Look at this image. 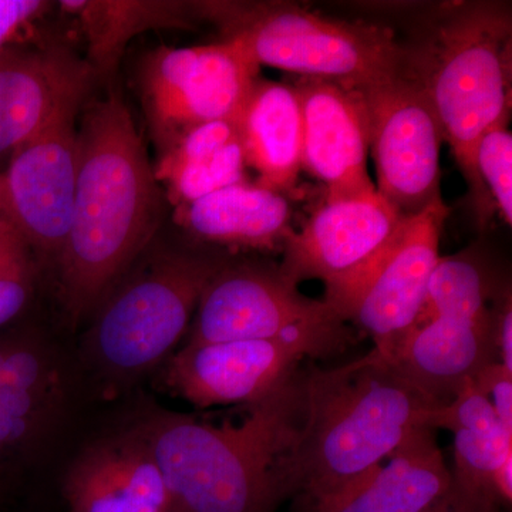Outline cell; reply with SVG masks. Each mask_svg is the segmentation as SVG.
<instances>
[{"mask_svg":"<svg viewBox=\"0 0 512 512\" xmlns=\"http://www.w3.org/2000/svg\"><path fill=\"white\" fill-rule=\"evenodd\" d=\"M163 217V192L136 123L116 90L87 104L77 126L72 222L60 254L70 322L103 301L143 254Z\"/></svg>","mask_w":512,"mask_h":512,"instance_id":"1","label":"cell"},{"mask_svg":"<svg viewBox=\"0 0 512 512\" xmlns=\"http://www.w3.org/2000/svg\"><path fill=\"white\" fill-rule=\"evenodd\" d=\"M305 419L303 370L222 424L151 414L133 433L163 474L174 512H275L298 494L295 451Z\"/></svg>","mask_w":512,"mask_h":512,"instance_id":"2","label":"cell"},{"mask_svg":"<svg viewBox=\"0 0 512 512\" xmlns=\"http://www.w3.org/2000/svg\"><path fill=\"white\" fill-rule=\"evenodd\" d=\"M400 45L402 72L429 100L480 218L477 143L485 131L510 123V5L487 0L439 3L420 16L409 40Z\"/></svg>","mask_w":512,"mask_h":512,"instance_id":"3","label":"cell"},{"mask_svg":"<svg viewBox=\"0 0 512 512\" xmlns=\"http://www.w3.org/2000/svg\"><path fill=\"white\" fill-rule=\"evenodd\" d=\"M305 419L295 451L298 494L338 493L424 426L426 394L375 350L333 369L303 370Z\"/></svg>","mask_w":512,"mask_h":512,"instance_id":"4","label":"cell"},{"mask_svg":"<svg viewBox=\"0 0 512 512\" xmlns=\"http://www.w3.org/2000/svg\"><path fill=\"white\" fill-rule=\"evenodd\" d=\"M194 10L258 67L349 87L402 67L400 40L376 23L330 18L285 2H194Z\"/></svg>","mask_w":512,"mask_h":512,"instance_id":"5","label":"cell"},{"mask_svg":"<svg viewBox=\"0 0 512 512\" xmlns=\"http://www.w3.org/2000/svg\"><path fill=\"white\" fill-rule=\"evenodd\" d=\"M224 266L210 255L165 251L146 259L101 301L86 345L117 379L144 375L183 339L208 282Z\"/></svg>","mask_w":512,"mask_h":512,"instance_id":"6","label":"cell"},{"mask_svg":"<svg viewBox=\"0 0 512 512\" xmlns=\"http://www.w3.org/2000/svg\"><path fill=\"white\" fill-rule=\"evenodd\" d=\"M258 72L238 46L225 40L150 53L138 77L158 156L192 127L237 119Z\"/></svg>","mask_w":512,"mask_h":512,"instance_id":"7","label":"cell"},{"mask_svg":"<svg viewBox=\"0 0 512 512\" xmlns=\"http://www.w3.org/2000/svg\"><path fill=\"white\" fill-rule=\"evenodd\" d=\"M355 89L365 104L377 194L404 218L443 201V134L420 87L400 67Z\"/></svg>","mask_w":512,"mask_h":512,"instance_id":"8","label":"cell"},{"mask_svg":"<svg viewBox=\"0 0 512 512\" xmlns=\"http://www.w3.org/2000/svg\"><path fill=\"white\" fill-rule=\"evenodd\" d=\"M406 218L379 194L325 198L286 241L279 271L298 285H325L323 301L336 318L386 254Z\"/></svg>","mask_w":512,"mask_h":512,"instance_id":"9","label":"cell"},{"mask_svg":"<svg viewBox=\"0 0 512 512\" xmlns=\"http://www.w3.org/2000/svg\"><path fill=\"white\" fill-rule=\"evenodd\" d=\"M326 302L299 292L275 268L222 266L201 293L188 343L325 335L346 338Z\"/></svg>","mask_w":512,"mask_h":512,"instance_id":"10","label":"cell"},{"mask_svg":"<svg viewBox=\"0 0 512 512\" xmlns=\"http://www.w3.org/2000/svg\"><path fill=\"white\" fill-rule=\"evenodd\" d=\"M346 338L303 335L264 340L187 343L170 356L164 384L197 409L254 404L278 390L306 357L326 355Z\"/></svg>","mask_w":512,"mask_h":512,"instance_id":"11","label":"cell"},{"mask_svg":"<svg viewBox=\"0 0 512 512\" xmlns=\"http://www.w3.org/2000/svg\"><path fill=\"white\" fill-rule=\"evenodd\" d=\"M77 113L19 147L0 173V212L35 254L59 259L72 222L77 181Z\"/></svg>","mask_w":512,"mask_h":512,"instance_id":"12","label":"cell"},{"mask_svg":"<svg viewBox=\"0 0 512 512\" xmlns=\"http://www.w3.org/2000/svg\"><path fill=\"white\" fill-rule=\"evenodd\" d=\"M450 208L444 201L404 220L379 264L346 303L340 319L352 322L390 359L416 326L430 276L439 262L441 229Z\"/></svg>","mask_w":512,"mask_h":512,"instance_id":"13","label":"cell"},{"mask_svg":"<svg viewBox=\"0 0 512 512\" xmlns=\"http://www.w3.org/2000/svg\"><path fill=\"white\" fill-rule=\"evenodd\" d=\"M92 67L62 45H10L0 52V158L70 113H79Z\"/></svg>","mask_w":512,"mask_h":512,"instance_id":"14","label":"cell"},{"mask_svg":"<svg viewBox=\"0 0 512 512\" xmlns=\"http://www.w3.org/2000/svg\"><path fill=\"white\" fill-rule=\"evenodd\" d=\"M302 109V170L325 187V198L376 194L367 170L369 131L365 104L355 87L296 77Z\"/></svg>","mask_w":512,"mask_h":512,"instance_id":"15","label":"cell"},{"mask_svg":"<svg viewBox=\"0 0 512 512\" xmlns=\"http://www.w3.org/2000/svg\"><path fill=\"white\" fill-rule=\"evenodd\" d=\"M64 497L70 512H170L163 474L133 431L93 444L74 460Z\"/></svg>","mask_w":512,"mask_h":512,"instance_id":"16","label":"cell"},{"mask_svg":"<svg viewBox=\"0 0 512 512\" xmlns=\"http://www.w3.org/2000/svg\"><path fill=\"white\" fill-rule=\"evenodd\" d=\"M453 478L434 430L420 427L402 446L309 512H423L450 491Z\"/></svg>","mask_w":512,"mask_h":512,"instance_id":"17","label":"cell"},{"mask_svg":"<svg viewBox=\"0 0 512 512\" xmlns=\"http://www.w3.org/2000/svg\"><path fill=\"white\" fill-rule=\"evenodd\" d=\"M495 320L491 323L434 318L414 326L389 360L436 404L447 403L490 363L497 362Z\"/></svg>","mask_w":512,"mask_h":512,"instance_id":"18","label":"cell"},{"mask_svg":"<svg viewBox=\"0 0 512 512\" xmlns=\"http://www.w3.org/2000/svg\"><path fill=\"white\" fill-rule=\"evenodd\" d=\"M177 210L178 222L194 237L229 248L282 251L295 232L285 194L248 181Z\"/></svg>","mask_w":512,"mask_h":512,"instance_id":"19","label":"cell"},{"mask_svg":"<svg viewBox=\"0 0 512 512\" xmlns=\"http://www.w3.org/2000/svg\"><path fill=\"white\" fill-rule=\"evenodd\" d=\"M248 167L262 187L291 190L302 171L301 103L292 84L256 79L237 117Z\"/></svg>","mask_w":512,"mask_h":512,"instance_id":"20","label":"cell"},{"mask_svg":"<svg viewBox=\"0 0 512 512\" xmlns=\"http://www.w3.org/2000/svg\"><path fill=\"white\" fill-rule=\"evenodd\" d=\"M247 168L237 119L217 120L185 131L158 156L154 174L178 208L244 183Z\"/></svg>","mask_w":512,"mask_h":512,"instance_id":"21","label":"cell"},{"mask_svg":"<svg viewBox=\"0 0 512 512\" xmlns=\"http://www.w3.org/2000/svg\"><path fill=\"white\" fill-rule=\"evenodd\" d=\"M79 19L87 42L86 62L94 76H113L126 46L140 33L184 29L195 16L194 2L171 0H63Z\"/></svg>","mask_w":512,"mask_h":512,"instance_id":"22","label":"cell"},{"mask_svg":"<svg viewBox=\"0 0 512 512\" xmlns=\"http://www.w3.org/2000/svg\"><path fill=\"white\" fill-rule=\"evenodd\" d=\"M52 393V373L42 356L5 346L0 360V447L35 429L37 417L49 410Z\"/></svg>","mask_w":512,"mask_h":512,"instance_id":"23","label":"cell"},{"mask_svg":"<svg viewBox=\"0 0 512 512\" xmlns=\"http://www.w3.org/2000/svg\"><path fill=\"white\" fill-rule=\"evenodd\" d=\"M494 286L484 265L473 255L441 256L430 276L426 299L416 325L434 318L491 323Z\"/></svg>","mask_w":512,"mask_h":512,"instance_id":"24","label":"cell"},{"mask_svg":"<svg viewBox=\"0 0 512 512\" xmlns=\"http://www.w3.org/2000/svg\"><path fill=\"white\" fill-rule=\"evenodd\" d=\"M512 454V434L491 436L454 433V474L451 490L478 512H495L500 504L495 491V471Z\"/></svg>","mask_w":512,"mask_h":512,"instance_id":"25","label":"cell"},{"mask_svg":"<svg viewBox=\"0 0 512 512\" xmlns=\"http://www.w3.org/2000/svg\"><path fill=\"white\" fill-rule=\"evenodd\" d=\"M474 167L481 212L478 224L485 228L494 214L512 224V134L508 123L485 131L474 153Z\"/></svg>","mask_w":512,"mask_h":512,"instance_id":"26","label":"cell"},{"mask_svg":"<svg viewBox=\"0 0 512 512\" xmlns=\"http://www.w3.org/2000/svg\"><path fill=\"white\" fill-rule=\"evenodd\" d=\"M35 252L10 225L0 229V328L28 305L35 282Z\"/></svg>","mask_w":512,"mask_h":512,"instance_id":"27","label":"cell"},{"mask_svg":"<svg viewBox=\"0 0 512 512\" xmlns=\"http://www.w3.org/2000/svg\"><path fill=\"white\" fill-rule=\"evenodd\" d=\"M424 426L431 430L467 431L481 436L507 433L498 421L493 404L478 390L474 380L464 384L447 403L431 407L424 417Z\"/></svg>","mask_w":512,"mask_h":512,"instance_id":"28","label":"cell"},{"mask_svg":"<svg viewBox=\"0 0 512 512\" xmlns=\"http://www.w3.org/2000/svg\"><path fill=\"white\" fill-rule=\"evenodd\" d=\"M474 383L493 404L503 429L512 434V373L500 362L490 363L478 372Z\"/></svg>","mask_w":512,"mask_h":512,"instance_id":"29","label":"cell"},{"mask_svg":"<svg viewBox=\"0 0 512 512\" xmlns=\"http://www.w3.org/2000/svg\"><path fill=\"white\" fill-rule=\"evenodd\" d=\"M50 6L40 0H0V52L13 45L20 30Z\"/></svg>","mask_w":512,"mask_h":512,"instance_id":"30","label":"cell"},{"mask_svg":"<svg viewBox=\"0 0 512 512\" xmlns=\"http://www.w3.org/2000/svg\"><path fill=\"white\" fill-rule=\"evenodd\" d=\"M495 322V339H497L498 357L501 365L512 373V311L511 298H504L503 305L498 309Z\"/></svg>","mask_w":512,"mask_h":512,"instance_id":"31","label":"cell"},{"mask_svg":"<svg viewBox=\"0 0 512 512\" xmlns=\"http://www.w3.org/2000/svg\"><path fill=\"white\" fill-rule=\"evenodd\" d=\"M495 491L500 503L510 505L512 500V454L505 458L494 477Z\"/></svg>","mask_w":512,"mask_h":512,"instance_id":"32","label":"cell"},{"mask_svg":"<svg viewBox=\"0 0 512 512\" xmlns=\"http://www.w3.org/2000/svg\"><path fill=\"white\" fill-rule=\"evenodd\" d=\"M423 512H478L471 508L470 505L464 503L460 497L454 494V491H448L443 497L439 498L436 503L430 505Z\"/></svg>","mask_w":512,"mask_h":512,"instance_id":"33","label":"cell"},{"mask_svg":"<svg viewBox=\"0 0 512 512\" xmlns=\"http://www.w3.org/2000/svg\"><path fill=\"white\" fill-rule=\"evenodd\" d=\"M8 225V222L5 221V218L2 217V212H0V229Z\"/></svg>","mask_w":512,"mask_h":512,"instance_id":"34","label":"cell"},{"mask_svg":"<svg viewBox=\"0 0 512 512\" xmlns=\"http://www.w3.org/2000/svg\"><path fill=\"white\" fill-rule=\"evenodd\" d=\"M170 512H174L173 510H171Z\"/></svg>","mask_w":512,"mask_h":512,"instance_id":"35","label":"cell"}]
</instances>
